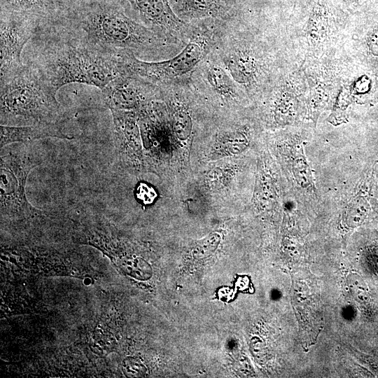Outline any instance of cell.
<instances>
[{
  "mask_svg": "<svg viewBox=\"0 0 378 378\" xmlns=\"http://www.w3.org/2000/svg\"><path fill=\"white\" fill-rule=\"evenodd\" d=\"M48 25L92 48L111 53L131 52L145 61L169 59L182 49L129 17L115 0H62L59 14Z\"/></svg>",
  "mask_w": 378,
  "mask_h": 378,
  "instance_id": "6da1fadb",
  "label": "cell"
},
{
  "mask_svg": "<svg viewBox=\"0 0 378 378\" xmlns=\"http://www.w3.org/2000/svg\"><path fill=\"white\" fill-rule=\"evenodd\" d=\"M28 63L57 90L78 83L104 89L126 74L120 52L111 53L60 36L38 39Z\"/></svg>",
  "mask_w": 378,
  "mask_h": 378,
  "instance_id": "7a4b0ae2",
  "label": "cell"
},
{
  "mask_svg": "<svg viewBox=\"0 0 378 378\" xmlns=\"http://www.w3.org/2000/svg\"><path fill=\"white\" fill-rule=\"evenodd\" d=\"M213 52L250 101L260 99L281 74L269 38L237 21L227 24Z\"/></svg>",
  "mask_w": 378,
  "mask_h": 378,
  "instance_id": "3957f363",
  "label": "cell"
},
{
  "mask_svg": "<svg viewBox=\"0 0 378 378\" xmlns=\"http://www.w3.org/2000/svg\"><path fill=\"white\" fill-rule=\"evenodd\" d=\"M188 25L186 45L171 58L145 61L131 52H121L125 73L157 86L190 80L197 66L216 46L227 23L206 19Z\"/></svg>",
  "mask_w": 378,
  "mask_h": 378,
  "instance_id": "277c9868",
  "label": "cell"
},
{
  "mask_svg": "<svg viewBox=\"0 0 378 378\" xmlns=\"http://www.w3.org/2000/svg\"><path fill=\"white\" fill-rule=\"evenodd\" d=\"M58 90L28 62L1 81V125L55 123L61 115Z\"/></svg>",
  "mask_w": 378,
  "mask_h": 378,
  "instance_id": "5b68a950",
  "label": "cell"
},
{
  "mask_svg": "<svg viewBox=\"0 0 378 378\" xmlns=\"http://www.w3.org/2000/svg\"><path fill=\"white\" fill-rule=\"evenodd\" d=\"M189 80L204 103L237 109L250 101L213 50L197 66Z\"/></svg>",
  "mask_w": 378,
  "mask_h": 378,
  "instance_id": "8992f818",
  "label": "cell"
},
{
  "mask_svg": "<svg viewBox=\"0 0 378 378\" xmlns=\"http://www.w3.org/2000/svg\"><path fill=\"white\" fill-rule=\"evenodd\" d=\"M41 162L25 152L1 154L0 200L2 214L26 216L39 211L27 201L25 184L31 170Z\"/></svg>",
  "mask_w": 378,
  "mask_h": 378,
  "instance_id": "52a82bcc",
  "label": "cell"
},
{
  "mask_svg": "<svg viewBox=\"0 0 378 378\" xmlns=\"http://www.w3.org/2000/svg\"><path fill=\"white\" fill-rule=\"evenodd\" d=\"M290 302L299 324L304 350L315 344L324 326V316L316 280L308 272L292 273Z\"/></svg>",
  "mask_w": 378,
  "mask_h": 378,
  "instance_id": "ba28073f",
  "label": "cell"
},
{
  "mask_svg": "<svg viewBox=\"0 0 378 378\" xmlns=\"http://www.w3.org/2000/svg\"><path fill=\"white\" fill-rule=\"evenodd\" d=\"M40 25V22L31 17L1 10V81L10 77L22 66V52Z\"/></svg>",
  "mask_w": 378,
  "mask_h": 378,
  "instance_id": "9c48e42d",
  "label": "cell"
},
{
  "mask_svg": "<svg viewBox=\"0 0 378 378\" xmlns=\"http://www.w3.org/2000/svg\"><path fill=\"white\" fill-rule=\"evenodd\" d=\"M101 91L109 109L131 111L136 113L160 97L158 86L128 74L115 78Z\"/></svg>",
  "mask_w": 378,
  "mask_h": 378,
  "instance_id": "30bf717a",
  "label": "cell"
},
{
  "mask_svg": "<svg viewBox=\"0 0 378 378\" xmlns=\"http://www.w3.org/2000/svg\"><path fill=\"white\" fill-rule=\"evenodd\" d=\"M143 24L172 43L183 47L189 25L174 11L169 0H126Z\"/></svg>",
  "mask_w": 378,
  "mask_h": 378,
  "instance_id": "8fae6325",
  "label": "cell"
},
{
  "mask_svg": "<svg viewBox=\"0 0 378 378\" xmlns=\"http://www.w3.org/2000/svg\"><path fill=\"white\" fill-rule=\"evenodd\" d=\"M113 116L115 146L120 158L139 164L141 159L138 116L131 111L110 109Z\"/></svg>",
  "mask_w": 378,
  "mask_h": 378,
  "instance_id": "7c38bea8",
  "label": "cell"
},
{
  "mask_svg": "<svg viewBox=\"0 0 378 378\" xmlns=\"http://www.w3.org/2000/svg\"><path fill=\"white\" fill-rule=\"evenodd\" d=\"M230 0H175L173 10L186 23L211 19L225 23L235 22Z\"/></svg>",
  "mask_w": 378,
  "mask_h": 378,
  "instance_id": "4fadbf2b",
  "label": "cell"
},
{
  "mask_svg": "<svg viewBox=\"0 0 378 378\" xmlns=\"http://www.w3.org/2000/svg\"><path fill=\"white\" fill-rule=\"evenodd\" d=\"M46 137H56L62 139H74L73 136L64 133L55 123L23 126L0 125L1 148L12 143L29 142Z\"/></svg>",
  "mask_w": 378,
  "mask_h": 378,
  "instance_id": "5bb4252c",
  "label": "cell"
},
{
  "mask_svg": "<svg viewBox=\"0 0 378 378\" xmlns=\"http://www.w3.org/2000/svg\"><path fill=\"white\" fill-rule=\"evenodd\" d=\"M62 7V0H1V10L31 17L40 26L52 22Z\"/></svg>",
  "mask_w": 378,
  "mask_h": 378,
  "instance_id": "9a60e30c",
  "label": "cell"
},
{
  "mask_svg": "<svg viewBox=\"0 0 378 378\" xmlns=\"http://www.w3.org/2000/svg\"><path fill=\"white\" fill-rule=\"evenodd\" d=\"M251 125L234 124L219 128L215 134L214 147L219 156L238 154L247 148Z\"/></svg>",
  "mask_w": 378,
  "mask_h": 378,
  "instance_id": "2e32d148",
  "label": "cell"
},
{
  "mask_svg": "<svg viewBox=\"0 0 378 378\" xmlns=\"http://www.w3.org/2000/svg\"><path fill=\"white\" fill-rule=\"evenodd\" d=\"M362 266L378 279V233L372 232L366 237L360 253Z\"/></svg>",
  "mask_w": 378,
  "mask_h": 378,
  "instance_id": "e0dca14e",
  "label": "cell"
},
{
  "mask_svg": "<svg viewBox=\"0 0 378 378\" xmlns=\"http://www.w3.org/2000/svg\"><path fill=\"white\" fill-rule=\"evenodd\" d=\"M135 195L136 199L144 205L152 204L156 199L158 194L155 190L146 183H140L136 188Z\"/></svg>",
  "mask_w": 378,
  "mask_h": 378,
  "instance_id": "ac0fdd59",
  "label": "cell"
},
{
  "mask_svg": "<svg viewBox=\"0 0 378 378\" xmlns=\"http://www.w3.org/2000/svg\"><path fill=\"white\" fill-rule=\"evenodd\" d=\"M371 183L370 194V202L374 213L378 216V164L375 167Z\"/></svg>",
  "mask_w": 378,
  "mask_h": 378,
  "instance_id": "d6986e66",
  "label": "cell"
}]
</instances>
